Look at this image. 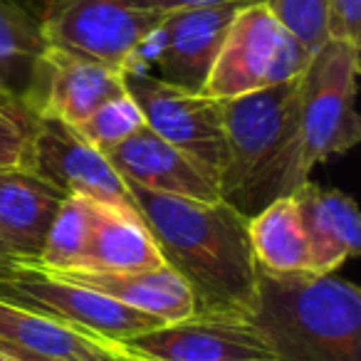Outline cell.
<instances>
[{"mask_svg":"<svg viewBox=\"0 0 361 361\" xmlns=\"http://www.w3.org/2000/svg\"><path fill=\"white\" fill-rule=\"evenodd\" d=\"M144 226L164 262L186 282L196 314H247L257 287L247 221L218 201L151 193L129 183Z\"/></svg>","mask_w":361,"mask_h":361,"instance_id":"obj_1","label":"cell"},{"mask_svg":"<svg viewBox=\"0 0 361 361\" xmlns=\"http://www.w3.org/2000/svg\"><path fill=\"white\" fill-rule=\"evenodd\" d=\"M300 77L221 102L226 154L218 191L247 218L310 180L300 126Z\"/></svg>","mask_w":361,"mask_h":361,"instance_id":"obj_2","label":"cell"},{"mask_svg":"<svg viewBox=\"0 0 361 361\" xmlns=\"http://www.w3.org/2000/svg\"><path fill=\"white\" fill-rule=\"evenodd\" d=\"M245 317L277 361H361V292L349 280L257 267Z\"/></svg>","mask_w":361,"mask_h":361,"instance_id":"obj_3","label":"cell"},{"mask_svg":"<svg viewBox=\"0 0 361 361\" xmlns=\"http://www.w3.org/2000/svg\"><path fill=\"white\" fill-rule=\"evenodd\" d=\"M310 57L267 3H247L238 8L201 92L216 102L252 94L300 77Z\"/></svg>","mask_w":361,"mask_h":361,"instance_id":"obj_4","label":"cell"},{"mask_svg":"<svg viewBox=\"0 0 361 361\" xmlns=\"http://www.w3.org/2000/svg\"><path fill=\"white\" fill-rule=\"evenodd\" d=\"M359 47L326 40L300 77V126L307 169L346 154L361 139L356 114Z\"/></svg>","mask_w":361,"mask_h":361,"instance_id":"obj_5","label":"cell"},{"mask_svg":"<svg viewBox=\"0 0 361 361\" xmlns=\"http://www.w3.org/2000/svg\"><path fill=\"white\" fill-rule=\"evenodd\" d=\"M0 300L30 307L75 329L104 336L116 344H124L131 336L164 324L70 277L42 270L30 262H20L0 272Z\"/></svg>","mask_w":361,"mask_h":361,"instance_id":"obj_6","label":"cell"},{"mask_svg":"<svg viewBox=\"0 0 361 361\" xmlns=\"http://www.w3.org/2000/svg\"><path fill=\"white\" fill-rule=\"evenodd\" d=\"M166 16L134 0H55L42 18V35L47 45L65 47L124 75L134 50Z\"/></svg>","mask_w":361,"mask_h":361,"instance_id":"obj_7","label":"cell"},{"mask_svg":"<svg viewBox=\"0 0 361 361\" xmlns=\"http://www.w3.org/2000/svg\"><path fill=\"white\" fill-rule=\"evenodd\" d=\"M238 8V3H228L169 13L134 50L124 75L146 72L173 87L201 92Z\"/></svg>","mask_w":361,"mask_h":361,"instance_id":"obj_8","label":"cell"},{"mask_svg":"<svg viewBox=\"0 0 361 361\" xmlns=\"http://www.w3.org/2000/svg\"><path fill=\"white\" fill-rule=\"evenodd\" d=\"M124 87L154 134L198 159L216 176L221 173L226 154L221 102L203 92L173 87L146 72L124 75Z\"/></svg>","mask_w":361,"mask_h":361,"instance_id":"obj_9","label":"cell"},{"mask_svg":"<svg viewBox=\"0 0 361 361\" xmlns=\"http://www.w3.org/2000/svg\"><path fill=\"white\" fill-rule=\"evenodd\" d=\"M30 171L50 180L62 193H75L119 211L139 213L129 183L111 166L104 151L82 139L75 126L55 119H37Z\"/></svg>","mask_w":361,"mask_h":361,"instance_id":"obj_10","label":"cell"},{"mask_svg":"<svg viewBox=\"0 0 361 361\" xmlns=\"http://www.w3.org/2000/svg\"><path fill=\"white\" fill-rule=\"evenodd\" d=\"M121 346L156 361H277L243 314H191L131 336Z\"/></svg>","mask_w":361,"mask_h":361,"instance_id":"obj_11","label":"cell"},{"mask_svg":"<svg viewBox=\"0 0 361 361\" xmlns=\"http://www.w3.org/2000/svg\"><path fill=\"white\" fill-rule=\"evenodd\" d=\"M124 92V75L119 70L65 47L47 45L25 106L37 119L80 126L97 106Z\"/></svg>","mask_w":361,"mask_h":361,"instance_id":"obj_12","label":"cell"},{"mask_svg":"<svg viewBox=\"0 0 361 361\" xmlns=\"http://www.w3.org/2000/svg\"><path fill=\"white\" fill-rule=\"evenodd\" d=\"M106 159L126 183L144 188V191L196 198V201L221 198L218 176L198 159L154 134L149 126L106 151Z\"/></svg>","mask_w":361,"mask_h":361,"instance_id":"obj_13","label":"cell"},{"mask_svg":"<svg viewBox=\"0 0 361 361\" xmlns=\"http://www.w3.org/2000/svg\"><path fill=\"white\" fill-rule=\"evenodd\" d=\"M0 354L8 361H124L116 341L8 300H0Z\"/></svg>","mask_w":361,"mask_h":361,"instance_id":"obj_14","label":"cell"},{"mask_svg":"<svg viewBox=\"0 0 361 361\" xmlns=\"http://www.w3.org/2000/svg\"><path fill=\"white\" fill-rule=\"evenodd\" d=\"M310 243V272L331 275L361 250V216L354 198L339 188L305 180L295 193Z\"/></svg>","mask_w":361,"mask_h":361,"instance_id":"obj_15","label":"cell"},{"mask_svg":"<svg viewBox=\"0 0 361 361\" xmlns=\"http://www.w3.org/2000/svg\"><path fill=\"white\" fill-rule=\"evenodd\" d=\"M62 193L30 169L0 171V238L20 262H37Z\"/></svg>","mask_w":361,"mask_h":361,"instance_id":"obj_16","label":"cell"},{"mask_svg":"<svg viewBox=\"0 0 361 361\" xmlns=\"http://www.w3.org/2000/svg\"><path fill=\"white\" fill-rule=\"evenodd\" d=\"M57 275L70 277L164 324L196 314L191 290L169 265L141 272H57Z\"/></svg>","mask_w":361,"mask_h":361,"instance_id":"obj_17","label":"cell"},{"mask_svg":"<svg viewBox=\"0 0 361 361\" xmlns=\"http://www.w3.org/2000/svg\"><path fill=\"white\" fill-rule=\"evenodd\" d=\"M161 265L166 262L139 213L97 203L87 250L70 272H141Z\"/></svg>","mask_w":361,"mask_h":361,"instance_id":"obj_18","label":"cell"},{"mask_svg":"<svg viewBox=\"0 0 361 361\" xmlns=\"http://www.w3.org/2000/svg\"><path fill=\"white\" fill-rule=\"evenodd\" d=\"M247 238L260 270L272 275L310 272V243L295 198L265 206L247 221Z\"/></svg>","mask_w":361,"mask_h":361,"instance_id":"obj_19","label":"cell"},{"mask_svg":"<svg viewBox=\"0 0 361 361\" xmlns=\"http://www.w3.org/2000/svg\"><path fill=\"white\" fill-rule=\"evenodd\" d=\"M45 50L42 23L23 8L0 0V87L20 104H27Z\"/></svg>","mask_w":361,"mask_h":361,"instance_id":"obj_20","label":"cell"},{"mask_svg":"<svg viewBox=\"0 0 361 361\" xmlns=\"http://www.w3.org/2000/svg\"><path fill=\"white\" fill-rule=\"evenodd\" d=\"M94 208L97 201H92V198L67 193L62 198L60 208H57L55 218H52V226L47 231L45 247H42L40 257H37V262H30V265H37L50 272L77 270L92 235Z\"/></svg>","mask_w":361,"mask_h":361,"instance_id":"obj_21","label":"cell"},{"mask_svg":"<svg viewBox=\"0 0 361 361\" xmlns=\"http://www.w3.org/2000/svg\"><path fill=\"white\" fill-rule=\"evenodd\" d=\"M144 126V114H141L139 104L131 99L129 92H124V94L111 97L102 106H97L75 129L82 134V139L106 154Z\"/></svg>","mask_w":361,"mask_h":361,"instance_id":"obj_22","label":"cell"},{"mask_svg":"<svg viewBox=\"0 0 361 361\" xmlns=\"http://www.w3.org/2000/svg\"><path fill=\"white\" fill-rule=\"evenodd\" d=\"M267 6L310 55L329 40V0H267Z\"/></svg>","mask_w":361,"mask_h":361,"instance_id":"obj_23","label":"cell"},{"mask_svg":"<svg viewBox=\"0 0 361 361\" xmlns=\"http://www.w3.org/2000/svg\"><path fill=\"white\" fill-rule=\"evenodd\" d=\"M37 116L20 102H0V171L30 169Z\"/></svg>","mask_w":361,"mask_h":361,"instance_id":"obj_24","label":"cell"},{"mask_svg":"<svg viewBox=\"0 0 361 361\" xmlns=\"http://www.w3.org/2000/svg\"><path fill=\"white\" fill-rule=\"evenodd\" d=\"M329 40L361 47V0H329Z\"/></svg>","mask_w":361,"mask_h":361,"instance_id":"obj_25","label":"cell"},{"mask_svg":"<svg viewBox=\"0 0 361 361\" xmlns=\"http://www.w3.org/2000/svg\"><path fill=\"white\" fill-rule=\"evenodd\" d=\"M134 3L151 8V11L173 13V11H186V8H211V6H228V3L247 6V3H267V0H134Z\"/></svg>","mask_w":361,"mask_h":361,"instance_id":"obj_26","label":"cell"},{"mask_svg":"<svg viewBox=\"0 0 361 361\" xmlns=\"http://www.w3.org/2000/svg\"><path fill=\"white\" fill-rule=\"evenodd\" d=\"M8 3L23 8V11H27L32 18H37V20L42 23V18H45V13L50 11L55 0H8Z\"/></svg>","mask_w":361,"mask_h":361,"instance_id":"obj_27","label":"cell"},{"mask_svg":"<svg viewBox=\"0 0 361 361\" xmlns=\"http://www.w3.org/2000/svg\"><path fill=\"white\" fill-rule=\"evenodd\" d=\"M16 265H18L16 255H13L11 247L6 245V240L0 238V272H3V270H11V267H16Z\"/></svg>","mask_w":361,"mask_h":361,"instance_id":"obj_28","label":"cell"},{"mask_svg":"<svg viewBox=\"0 0 361 361\" xmlns=\"http://www.w3.org/2000/svg\"><path fill=\"white\" fill-rule=\"evenodd\" d=\"M121 349H124V346H121ZM124 361H156V359H149V356H141V354H134V351L124 349Z\"/></svg>","mask_w":361,"mask_h":361,"instance_id":"obj_29","label":"cell"},{"mask_svg":"<svg viewBox=\"0 0 361 361\" xmlns=\"http://www.w3.org/2000/svg\"><path fill=\"white\" fill-rule=\"evenodd\" d=\"M0 102H3V104H6V102H18V99H16V97H11L6 90H3V87H0Z\"/></svg>","mask_w":361,"mask_h":361,"instance_id":"obj_30","label":"cell"},{"mask_svg":"<svg viewBox=\"0 0 361 361\" xmlns=\"http://www.w3.org/2000/svg\"><path fill=\"white\" fill-rule=\"evenodd\" d=\"M52 361H80V359H52Z\"/></svg>","mask_w":361,"mask_h":361,"instance_id":"obj_31","label":"cell"}]
</instances>
